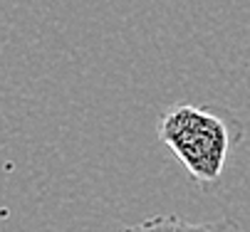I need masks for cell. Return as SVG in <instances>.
Instances as JSON below:
<instances>
[{
  "instance_id": "obj_2",
  "label": "cell",
  "mask_w": 250,
  "mask_h": 232,
  "mask_svg": "<svg viewBox=\"0 0 250 232\" xmlns=\"http://www.w3.org/2000/svg\"><path fill=\"white\" fill-rule=\"evenodd\" d=\"M124 232H240V227L230 220H210V222H191L181 215H154L144 222H136Z\"/></svg>"
},
{
  "instance_id": "obj_1",
  "label": "cell",
  "mask_w": 250,
  "mask_h": 232,
  "mask_svg": "<svg viewBox=\"0 0 250 232\" xmlns=\"http://www.w3.org/2000/svg\"><path fill=\"white\" fill-rule=\"evenodd\" d=\"M156 134L191 180L216 183L226 171L230 148L240 141V124L210 107L176 104L159 116Z\"/></svg>"
}]
</instances>
